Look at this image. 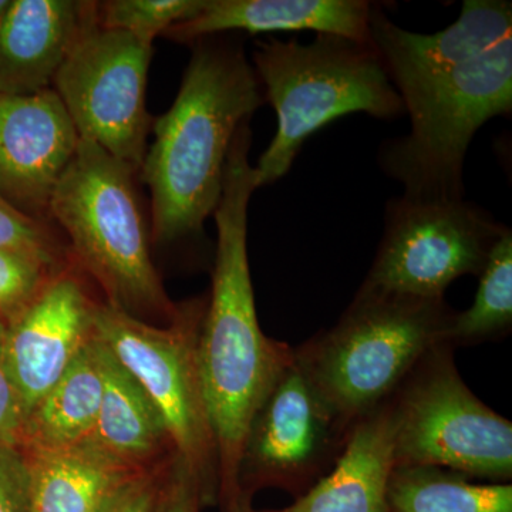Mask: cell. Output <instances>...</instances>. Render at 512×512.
<instances>
[{
  "label": "cell",
  "instance_id": "6da1fadb",
  "mask_svg": "<svg viewBox=\"0 0 512 512\" xmlns=\"http://www.w3.org/2000/svg\"><path fill=\"white\" fill-rule=\"evenodd\" d=\"M370 36L412 124L380 144V168L404 197L463 200L471 141L512 113V3L464 0L456 22L434 35L400 28L373 3Z\"/></svg>",
  "mask_w": 512,
  "mask_h": 512
},
{
  "label": "cell",
  "instance_id": "7a4b0ae2",
  "mask_svg": "<svg viewBox=\"0 0 512 512\" xmlns=\"http://www.w3.org/2000/svg\"><path fill=\"white\" fill-rule=\"evenodd\" d=\"M251 121L232 140L224 185L214 212L217 225L212 286L200 339L198 366L218 457V504L241 497L239 463L249 427L282 370L292 346L268 338L256 315L248 259V207L258 190L249 163Z\"/></svg>",
  "mask_w": 512,
  "mask_h": 512
},
{
  "label": "cell",
  "instance_id": "3957f363",
  "mask_svg": "<svg viewBox=\"0 0 512 512\" xmlns=\"http://www.w3.org/2000/svg\"><path fill=\"white\" fill-rule=\"evenodd\" d=\"M192 45L180 92L153 121L154 143L140 168L156 244L202 237L220 202L235 133L266 103L241 43L217 35Z\"/></svg>",
  "mask_w": 512,
  "mask_h": 512
},
{
  "label": "cell",
  "instance_id": "277c9868",
  "mask_svg": "<svg viewBox=\"0 0 512 512\" xmlns=\"http://www.w3.org/2000/svg\"><path fill=\"white\" fill-rule=\"evenodd\" d=\"M252 60L278 120L255 167L259 188L284 178L308 137L339 117L366 113L390 121L404 114L373 45L330 35L308 45L268 37L255 43Z\"/></svg>",
  "mask_w": 512,
  "mask_h": 512
},
{
  "label": "cell",
  "instance_id": "5b68a950",
  "mask_svg": "<svg viewBox=\"0 0 512 512\" xmlns=\"http://www.w3.org/2000/svg\"><path fill=\"white\" fill-rule=\"evenodd\" d=\"M454 315L446 299L360 285L336 325L320 330L295 352L353 426L386 402L430 350L448 345Z\"/></svg>",
  "mask_w": 512,
  "mask_h": 512
},
{
  "label": "cell",
  "instance_id": "8992f818",
  "mask_svg": "<svg viewBox=\"0 0 512 512\" xmlns=\"http://www.w3.org/2000/svg\"><path fill=\"white\" fill-rule=\"evenodd\" d=\"M134 174L123 161L80 138L53 192L49 218L66 232L74 254L106 289L109 302L131 315L163 312L174 318L178 308L151 261Z\"/></svg>",
  "mask_w": 512,
  "mask_h": 512
},
{
  "label": "cell",
  "instance_id": "52a82bcc",
  "mask_svg": "<svg viewBox=\"0 0 512 512\" xmlns=\"http://www.w3.org/2000/svg\"><path fill=\"white\" fill-rule=\"evenodd\" d=\"M208 301L178 308L168 328L107 302L96 306L93 336L130 373L164 421L175 463L217 504L218 457L198 366V339Z\"/></svg>",
  "mask_w": 512,
  "mask_h": 512
},
{
  "label": "cell",
  "instance_id": "ba28073f",
  "mask_svg": "<svg viewBox=\"0 0 512 512\" xmlns=\"http://www.w3.org/2000/svg\"><path fill=\"white\" fill-rule=\"evenodd\" d=\"M387 403L394 467H441L490 483L511 480V421L468 389L451 346L430 350Z\"/></svg>",
  "mask_w": 512,
  "mask_h": 512
},
{
  "label": "cell",
  "instance_id": "9c48e42d",
  "mask_svg": "<svg viewBox=\"0 0 512 512\" xmlns=\"http://www.w3.org/2000/svg\"><path fill=\"white\" fill-rule=\"evenodd\" d=\"M474 202L394 197L382 241L363 286L423 299H444L461 276H480L508 231Z\"/></svg>",
  "mask_w": 512,
  "mask_h": 512
},
{
  "label": "cell",
  "instance_id": "30bf717a",
  "mask_svg": "<svg viewBox=\"0 0 512 512\" xmlns=\"http://www.w3.org/2000/svg\"><path fill=\"white\" fill-rule=\"evenodd\" d=\"M153 43L99 23L89 26L60 67L52 89L82 140L140 171L153 117L147 111Z\"/></svg>",
  "mask_w": 512,
  "mask_h": 512
},
{
  "label": "cell",
  "instance_id": "8fae6325",
  "mask_svg": "<svg viewBox=\"0 0 512 512\" xmlns=\"http://www.w3.org/2000/svg\"><path fill=\"white\" fill-rule=\"evenodd\" d=\"M309 375L293 348L249 427L239 491L248 500L262 488L301 497L338 463L352 431Z\"/></svg>",
  "mask_w": 512,
  "mask_h": 512
},
{
  "label": "cell",
  "instance_id": "7c38bea8",
  "mask_svg": "<svg viewBox=\"0 0 512 512\" xmlns=\"http://www.w3.org/2000/svg\"><path fill=\"white\" fill-rule=\"evenodd\" d=\"M79 143L55 90L0 93V195L23 214L47 221L53 192Z\"/></svg>",
  "mask_w": 512,
  "mask_h": 512
},
{
  "label": "cell",
  "instance_id": "4fadbf2b",
  "mask_svg": "<svg viewBox=\"0 0 512 512\" xmlns=\"http://www.w3.org/2000/svg\"><path fill=\"white\" fill-rule=\"evenodd\" d=\"M94 309L82 284L57 272L22 312L5 322L3 355L26 417L92 338Z\"/></svg>",
  "mask_w": 512,
  "mask_h": 512
},
{
  "label": "cell",
  "instance_id": "5bb4252c",
  "mask_svg": "<svg viewBox=\"0 0 512 512\" xmlns=\"http://www.w3.org/2000/svg\"><path fill=\"white\" fill-rule=\"evenodd\" d=\"M97 2L12 0L0 23V93L28 96L52 89Z\"/></svg>",
  "mask_w": 512,
  "mask_h": 512
},
{
  "label": "cell",
  "instance_id": "9a60e30c",
  "mask_svg": "<svg viewBox=\"0 0 512 512\" xmlns=\"http://www.w3.org/2000/svg\"><path fill=\"white\" fill-rule=\"evenodd\" d=\"M367 0H204L200 12L164 33L194 43L208 36L244 32H315L372 45Z\"/></svg>",
  "mask_w": 512,
  "mask_h": 512
},
{
  "label": "cell",
  "instance_id": "2e32d148",
  "mask_svg": "<svg viewBox=\"0 0 512 512\" xmlns=\"http://www.w3.org/2000/svg\"><path fill=\"white\" fill-rule=\"evenodd\" d=\"M394 470V434L389 403L353 424L335 467L291 505L252 512H386Z\"/></svg>",
  "mask_w": 512,
  "mask_h": 512
},
{
  "label": "cell",
  "instance_id": "e0dca14e",
  "mask_svg": "<svg viewBox=\"0 0 512 512\" xmlns=\"http://www.w3.org/2000/svg\"><path fill=\"white\" fill-rule=\"evenodd\" d=\"M23 451L29 463L32 512H99L124 484L147 470L128 466L89 443Z\"/></svg>",
  "mask_w": 512,
  "mask_h": 512
},
{
  "label": "cell",
  "instance_id": "ac0fdd59",
  "mask_svg": "<svg viewBox=\"0 0 512 512\" xmlns=\"http://www.w3.org/2000/svg\"><path fill=\"white\" fill-rule=\"evenodd\" d=\"M103 372L99 419L89 444L128 466L147 468L170 447L164 421L140 384L94 338Z\"/></svg>",
  "mask_w": 512,
  "mask_h": 512
},
{
  "label": "cell",
  "instance_id": "d6986e66",
  "mask_svg": "<svg viewBox=\"0 0 512 512\" xmlns=\"http://www.w3.org/2000/svg\"><path fill=\"white\" fill-rule=\"evenodd\" d=\"M103 397L99 350L90 338L69 369L33 407L23 426V450H56L89 443Z\"/></svg>",
  "mask_w": 512,
  "mask_h": 512
},
{
  "label": "cell",
  "instance_id": "ffe728a7",
  "mask_svg": "<svg viewBox=\"0 0 512 512\" xmlns=\"http://www.w3.org/2000/svg\"><path fill=\"white\" fill-rule=\"evenodd\" d=\"M386 512H512V485L474 483L441 467H394Z\"/></svg>",
  "mask_w": 512,
  "mask_h": 512
},
{
  "label": "cell",
  "instance_id": "44dd1931",
  "mask_svg": "<svg viewBox=\"0 0 512 512\" xmlns=\"http://www.w3.org/2000/svg\"><path fill=\"white\" fill-rule=\"evenodd\" d=\"M473 305L456 312L448 345L454 350L507 338L512 329V232L495 244L483 272Z\"/></svg>",
  "mask_w": 512,
  "mask_h": 512
},
{
  "label": "cell",
  "instance_id": "7402d4cb",
  "mask_svg": "<svg viewBox=\"0 0 512 512\" xmlns=\"http://www.w3.org/2000/svg\"><path fill=\"white\" fill-rule=\"evenodd\" d=\"M204 0H107L97 2V23L103 28L130 33L147 43L191 19Z\"/></svg>",
  "mask_w": 512,
  "mask_h": 512
},
{
  "label": "cell",
  "instance_id": "603a6c76",
  "mask_svg": "<svg viewBox=\"0 0 512 512\" xmlns=\"http://www.w3.org/2000/svg\"><path fill=\"white\" fill-rule=\"evenodd\" d=\"M59 261L39 252L0 248V319L22 312L57 274Z\"/></svg>",
  "mask_w": 512,
  "mask_h": 512
},
{
  "label": "cell",
  "instance_id": "cb8c5ba5",
  "mask_svg": "<svg viewBox=\"0 0 512 512\" xmlns=\"http://www.w3.org/2000/svg\"><path fill=\"white\" fill-rule=\"evenodd\" d=\"M0 248H20L59 261L60 249L45 221L29 217L0 195Z\"/></svg>",
  "mask_w": 512,
  "mask_h": 512
},
{
  "label": "cell",
  "instance_id": "d4e9b609",
  "mask_svg": "<svg viewBox=\"0 0 512 512\" xmlns=\"http://www.w3.org/2000/svg\"><path fill=\"white\" fill-rule=\"evenodd\" d=\"M0 512H32L28 457L20 446L0 444Z\"/></svg>",
  "mask_w": 512,
  "mask_h": 512
},
{
  "label": "cell",
  "instance_id": "484cf974",
  "mask_svg": "<svg viewBox=\"0 0 512 512\" xmlns=\"http://www.w3.org/2000/svg\"><path fill=\"white\" fill-rule=\"evenodd\" d=\"M164 485L163 477L147 468L124 484L99 512H154Z\"/></svg>",
  "mask_w": 512,
  "mask_h": 512
},
{
  "label": "cell",
  "instance_id": "4316f807",
  "mask_svg": "<svg viewBox=\"0 0 512 512\" xmlns=\"http://www.w3.org/2000/svg\"><path fill=\"white\" fill-rule=\"evenodd\" d=\"M3 335L5 322L0 319V444L20 446L26 410L6 367Z\"/></svg>",
  "mask_w": 512,
  "mask_h": 512
},
{
  "label": "cell",
  "instance_id": "83f0119b",
  "mask_svg": "<svg viewBox=\"0 0 512 512\" xmlns=\"http://www.w3.org/2000/svg\"><path fill=\"white\" fill-rule=\"evenodd\" d=\"M204 505L200 485L175 463L154 512H201Z\"/></svg>",
  "mask_w": 512,
  "mask_h": 512
},
{
  "label": "cell",
  "instance_id": "f1b7e54d",
  "mask_svg": "<svg viewBox=\"0 0 512 512\" xmlns=\"http://www.w3.org/2000/svg\"><path fill=\"white\" fill-rule=\"evenodd\" d=\"M221 511L222 512H252V511H254V508H252L251 500H248V498L242 497V498H239L237 503L229 504V505H222Z\"/></svg>",
  "mask_w": 512,
  "mask_h": 512
},
{
  "label": "cell",
  "instance_id": "f546056e",
  "mask_svg": "<svg viewBox=\"0 0 512 512\" xmlns=\"http://www.w3.org/2000/svg\"><path fill=\"white\" fill-rule=\"evenodd\" d=\"M10 2H12V0H0V23H2L3 18H5L6 12H8Z\"/></svg>",
  "mask_w": 512,
  "mask_h": 512
}]
</instances>
